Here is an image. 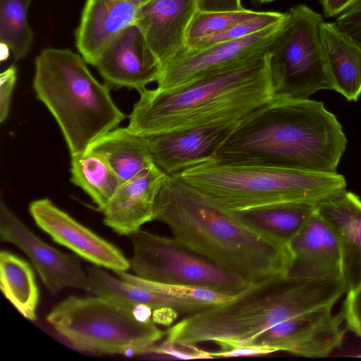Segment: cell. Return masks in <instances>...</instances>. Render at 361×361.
I'll return each mask as SVG.
<instances>
[{"mask_svg": "<svg viewBox=\"0 0 361 361\" xmlns=\"http://www.w3.org/2000/svg\"><path fill=\"white\" fill-rule=\"evenodd\" d=\"M337 28L361 48V3L338 17Z\"/></svg>", "mask_w": 361, "mask_h": 361, "instance_id": "obj_33", "label": "cell"}, {"mask_svg": "<svg viewBox=\"0 0 361 361\" xmlns=\"http://www.w3.org/2000/svg\"><path fill=\"white\" fill-rule=\"evenodd\" d=\"M198 0H149L135 25L161 66L186 49V33Z\"/></svg>", "mask_w": 361, "mask_h": 361, "instance_id": "obj_16", "label": "cell"}, {"mask_svg": "<svg viewBox=\"0 0 361 361\" xmlns=\"http://www.w3.org/2000/svg\"><path fill=\"white\" fill-rule=\"evenodd\" d=\"M288 246L291 262L286 276L313 280L343 278L338 239L317 212Z\"/></svg>", "mask_w": 361, "mask_h": 361, "instance_id": "obj_15", "label": "cell"}, {"mask_svg": "<svg viewBox=\"0 0 361 361\" xmlns=\"http://www.w3.org/2000/svg\"><path fill=\"white\" fill-rule=\"evenodd\" d=\"M0 288L25 318L37 320L39 292L33 269L27 262L6 250L0 252Z\"/></svg>", "mask_w": 361, "mask_h": 361, "instance_id": "obj_25", "label": "cell"}, {"mask_svg": "<svg viewBox=\"0 0 361 361\" xmlns=\"http://www.w3.org/2000/svg\"><path fill=\"white\" fill-rule=\"evenodd\" d=\"M95 67L110 85L140 92L157 82L160 63L139 28L133 25L117 36L104 49Z\"/></svg>", "mask_w": 361, "mask_h": 361, "instance_id": "obj_14", "label": "cell"}, {"mask_svg": "<svg viewBox=\"0 0 361 361\" xmlns=\"http://www.w3.org/2000/svg\"><path fill=\"white\" fill-rule=\"evenodd\" d=\"M317 204L286 202L230 212L251 228L288 244L316 212Z\"/></svg>", "mask_w": 361, "mask_h": 361, "instance_id": "obj_24", "label": "cell"}, {"mask_svg": "<svg viewBox=\"0 0 361 361\" xmlns=\"http://www.w3.org/2000/svg\"><path fill=\"white\" fill-rule=\"evenodd\" d=\"M197 8L202 12L237 11L244 9L241 0H198Z\"/></svg>", "mask_w": 361, "mask_h": 361, "instance_id": "obj_35", "label": "cell"}, {"mask_svg": "<svg viewBox=\"0 0 361 361\" xmlns=\"http://www.w3.org/2000/svg\"><path fill=\"white\" fill-rule=\"evenodd\" d=\"M316 212L330 225L338 239L343 276L347 293L351 292L361 283V199L345 190L319 202Z\"/></svg>", "mask_w": 361, "mask_h": 361, "instance_id": "obj_19", "label": "cell"}, {"mask_svg": "<svg viewBox=\"0 0 361 361\" xmlns=\"http://www.w3.org/2000/svg\"><path fill=\"white\" fill-rule=\"evenodd\" d=\"M286 16V13L262 11L259 16L238 23L224 31L202 38L187 49L201 48L243 38L281 22Z\"/></svg>", "mask_w": 361, "mask_h": 361, "instance_id": "obj_30", "label": "cell"}, {"mask_svg": "<svg viewBox=\"0 0 361 361\" xmlns=\"http://www.w3.org/2000/svg\"><path fill=\"white\" fill-rule=\"evenodd\" d=\"M71 180L84 190L103 212L121 182L99 154L85 151L71 154Z\"/></svg>", "mask_w": 361, "mask_h": 361, "instance_id": "obj_26", "label": "cell"}, {"mask_svg": "<svg viewBox=\"0 0 361 361\" xmlns=\"http://www.w3.org/2000/svg\"><path fill=\"white\" fill-rule=\"evenodd\" d=\"M286 14L269 51L276 94L304 99L319 90H333L322 44V16L301 4Z\"/></svg>", "mask_w": 361, "mask_h": 361, "instance_id": "obj_8", "label": "cell"}, {"mask_svg": "<svg viewBox=\"0 0 361 361\" xmlns=\"http://www.w3.org/2000/svg\"><path fill=\"white\" fill-rule=\"evenodd\" d=\"M0 238L22 250L30 259L51 295L66 288L89 293L87 274L77 256L61 252L47 244L19 219L1 200Z\"/></svg>", "mask_w": 361, "mask_h": 361, "instance_id": "obj_12", "label": "cell"}, {"mask_svg": "<svg viewBox=\"0 0 361 361\" xmlns=\"http://www.w3.org/2000/svg\"><path fill=\"white\" fill-rule=\"evenodd\" d=\"M135 319L141 323H148L152 321L153 308L145 304H136L131 309Z\"/></svg>", "mask_w": 361, "mask_h": 361, "instance_id": "obj_39", "label": "cell"}, {"mask_svg": "<svg viewBox=\"0 0 361 361\" xmlns=\"http://www.w3.org/2000/svg\"><path fill=\"white\" fill-rule=\"evenodd\" d=\"M17 79V68L12 65L0 75V122L8 117L12 92Z\"/></svg>", "mask_w": 361, "mask_h": 361, "instance_id": "obj_34", "label": "cell"}, {"mask_svg": "<svg viewBox=\"0 0 361 361\" xmlns=\"http://www.w3.org/2000/svg\"><path fill=\"white\" fill-rule=\"evenodd\" d=\"M254 1L257 2V3H259V4H267V3H270V2L276 1H278V0H254Z\"/></svg>", "mask_w": 361, "mask_h": 361, "instance_id": "obj_40", "label": "cell"}, {"mask_svg": "<svg viewBox=\"0 0 361 361\" xmlns=\"http://www.w3.org/2000/svg\"><path fill=\"white\" fill-rule=\"evenodd\" d=\"M89 293L114 300L132 309L136 304H145L154 309L169 307L179 314H189L209 307L206 304L178 298L117 279L99 266L87 267Z\"/></svg>", "mask_w": 361, "mask_h": 361, "instance_id": "obj_21", "label": "cell"}, {"mask_svg": "<svg viewBox=\"0 0 361 361\" xmlns=\"http://www.w3.org/2000/svg\"><path fill=\"white\" fill-rule=\"evenodd\" d=\"M29 212L37 226L54 241L94 265L115 273L130 268V260L116 246L81 224L49 199L32 201Z\"/></svg>", "mask_w": 361, "mask_h": 361, "instance_id": "obj_13", "label": "cell"}, {"mask_svg": "<svg viewBox=\"0 0 361 361\" xmlns=\"http://www.w3.org/2000/svg\"><path fill=\"white\" fill-rule=\"evenodd\" d=\"M272 353H274V351L270 348L244 346L232 348L226 351L210 352V354L212 358H216L262 355Z\"/></svg>", "mask_w": 361, "mask_h": 361, "instance_id": "obj_37", "label": "cell"}, {"mask_svg": "<svg viewBox=\"0 0 361 361\" xmlns=\"http://www.w3.org/2000/svg\"><path fill=\"white\" fill-rule=\"evenodd\" d=\"M319 1L326 18L338 17L361 3V0H319Z\"/></svg>", "mask_w": 361, "mask_h": 361, "instance_id": "obj_36", "label": "cell"}, {"mask_svg": "<svg viewBox=\"0 0 361 361\" xmlns=\"http://www.w3.org/2000/svg\"><path fill=\"white\" fill-rule=\"evenodd\" d=\"M179 312L169 307L155 308L152 312V321L155 324L169 327L176 322Z\"/></svg>", "mask_w": 361, "mask_h": 361, "instance_id": "obj_38", "label": "cell"}, {"mask_svg": "<svg viewBox=\"0 0 361 361\" xmlns=\"http://www.w3.org/2000/svg\"><path fill=\"white\" fill-rule=\"evenodd\" d=\"M229 130L193 128L147 137L155 164L168 175H176L209 159Z\"/></svg>", "mask_w": 361, "mask_h": 361, "instance_id": "obj_20", "label": "cell"}, {"mask_svg": "<svg viewBox=\"0 0 361 361\" xmlns=\"http://www.w3.org/2000/svg\"><path fill=\"white\" fill-rule=\"evenodd\" d=\"M323 48L333 90L348 101L361 94V48L343 34L334 23L321 27Z\"/></svg>", "mask_w": 361, "mask_h": 361, "instance_id": "obj_22", "label": "cell"}, {"mask_svg": "<svg viewBox=\"0 0 361 361\" xmlns=\"http://www.w3.org/2000/svg\"><path fill=\"white\" fill-rule=\"evenodd\" d=\"M149 0H86L75 31V47L86 63L95 66L109 44L135 25Z\"/></svg>", "mask_w": 361, "mask_h": 361, "instance_id": "obj_17", "label": "cell"}, {"mask_svg": "<svg viewBox=\"0 0 361 361\" xmlns=\"http://www.w3.org/2000/svg\"><path fill=\"white\" fill-rule=\"evenodd\" d=\"M275 95L267 51L175 88L145 89L127 128L144 137L193 128L230 130Z\"/></svg>", "mask_w": 361, "mask_h": 361, "instance_id": "obj_3", "label": "cell"}, {"mask_svg": "<svg viewBox=\"0 0 361 361\" xmlns=\"http://www.w3.org/2000/svg\"><path fill=\"white\" fill-rule=\"evenodd\" d=\"M166 176L153 164L123 182L102 212L104 224L128 236L154 221L155 200Z\"/></svg>", "mask_w": 361, "mask_h": 361, "instance_id": "obj_18", "label": "cell"}, {"mask_svg": "<svg viewBox=\"0 0 361 361\" xmlns=\"http://www.w3.org/2000/svg\"><path fill=\"white\" fill-rule=\"evenodd\" d=\"M153 353L169 355L176 359H211L210 352L203 350L195 345H184L165 339L160 345H154Z\"/></svg>", "mask_w": 361, "mask_h": 361, "instance_id": "obj_31", "label": "cell"}, {"mask_svg": "<svg viewBox=\"0 0 361 361\" xmlns=\"http://www.w3.org/2000/svg\"><path fill=\"white\" fill-rule=\"evenodd\" d=\"M47 322L74 348L96 354H120L130 345L149 353L165 336L154 322L141 323L131 310L109 298L69 296L47 316Z\"/></svg>", "mask_w": 361, "mask_h": 361, "instance_id": "obj_7", "label": "cell"}, {"mask_svg": "<svg viewBox=\"0 0 361 361\" xmlns=\"http://www.w3.org/2000/svg\"><path fill=\"white\" fill-rule=\"evenodd\" d=\"M102 157L121 183L155 164L147 137L132 133L127 127H117L102 135L87 147Z\"/></svg>", "mask_w": 361, "mask_h": 361, "instance_id": "obj_23", "label": "cell"}, {"mask_svg": "<svg viewBox=\"0 0 361 361\" xmlns=\"http://www.w3.org/2000/svg\"><path fill=\"white\" fill-rule=\"evenodd\" d=\"M116 274L121 279L129 283L209 306L230 301L235 297L205 287L168 284L148 281L126 271H119Z\"/></svg>", "mask_w": 361, "mask_h": 361, "instance_id": "obj_29", "label": "cell"}, {"mask_svg": "<svg viewBox=\"0 0 361 361\" xmlns=\"http://www.w3.org/2000/svg\"><path fill=\"white\" fill-rule=\"evenodd\" d=\"M244 8L237 11L202 12L197 11L186 33V49L205 37L224 31L230 27L261 14Z\"/></svg>", "mask_w": 361, "mask_h": 361, "instance_id": "obj_28", "label": "cell"}, {"mask_svg": "<svg viewBox=\"0 0 361 361\" xmlns=\"http://www.w3.org/2000/svg\"><path fill=\"white\" fill-rule=\"evenodd\" d=\"M346 145L342 126L322 102L276 94L227 132L214 158L336 173Z\"/></svg>", "mask_w": 361, "mask_h": 361, "instance_id": "obj_1", "label": "cell"}, {"mask_svg": "<svg viewBox=\"0 0 361 361\" xmlns=\"http://www.w3.org/2000/svg\"><path fill=\"white\" fill-rule=\"evenodd\" d=\"M286 16L281 22L243 38L186 49L161 66L157 87L175 88L269 51L283 29Z\"/></svg>", "mask_w": 361, "mask_h": 361, "instance_id": "obj_10", "label": "cell"}, {"mask_svg": "<svg viewBox=\"0 0 361 361\" xmlns=\"http://www.w3.org/2000/svg\"><path fill=\"white\" fill-rule=\"evenodd\" d=\"M155 220L181 245L251 284L289 269L288 244L251 228L174 175L166 174L157 194Z\"/></svg>", "mask_w": 361, "mask_h": 361, "instance_id": "obj_2", "label": "cell"}, {"mask_svg": "<svg viewBox=\"0 0 361 361\" xmlns=\"http://www.w3.org/2000/svg\"><path fill=\"white\" fill-rule=\"evenodd\" d=\"M347 293L344 278L327 280L274 277L252 284L233 300L186 317L165 331L184 345L213 342L219 351L247 346L272 326L305 312L333 307Z\"/></svg>", "mask_w": 361, "mask_h": 361, "instance_id": "obj_4", "label": "cell"}, {"mask_svg": "<svg viewBox=\"0 0 361 361\" xmlns=\"http://www.w3.org/2000/svg\"><path fill=\"white\" fill-rule=\"evenodd\" d=\"M33 89L56 121L71 154L85 152L126 118L108 86L92 75L80 54L68 49L41 51L35 61Z\"/></svg>", "mask_w": 361, "mask_h": 361, "instance_id": "obj_5", "label": "cell"}, {"mask_svg": "<svg viewBox=\"0 0 361 361\" xmlns=\"http://www.w3.org/2000/svg\"><path fill=\"white\" fill-rule=\"evenodd\" d=\"M135 276L158 283L205 287L237 296L252 284L178 243L143 230L128 235Z\"/></svg>", "mask_w": 361, "mask_h": 361, "instance_id": "obj_9", "label": "cell"}, {"mask_svg": "<svg viewBox=\"0 0 361 361\" xmlns=\"http://www.w3.org/2000/svg\"><path fill=\"white\" fill-rule=\"evenodd\" d=\"M174 176L228 211L286 202L317 204L346 188L345 177L337 172L231 163L214 157Z\"/></svg>", "mask_w": 361, "mask_h": 361, "instance_id": "obj_6", "label": "cell"}, {"mask_svg": "<svg viewBox=\"0 0 361 361\" xmlns=\"http://www.w3.org/2000/svg\"><path fill=\"white\" fill-rule=\"evenodd\" d=\"M32 0H0V42L16 61L29 52L34 32L27 19Z\"/></svg>", "mask_w": 361, "mask_h": 361, "instance_id": "obj_27", "label": "cell"}, {"mask_svg": "<svg viewBox=\"0 0 361 361\" xmlns=\"http://www.w3.org/2000/svg\"><path fill=\"white\" fill-rule=\"evenodd\" d=\"M331 308H318L281 322L254 338L247 346L307 357H326L342 345L345 336L342 313L333 314Z\"/></svg>", "mask_w": 361, "mask_h": 361, "instance_id": "obj_11", "label": "cell"}, {"mask_svg": "<svg viewBox=\"0 0 361 361\" xmlns=\"http://www.w3.org/2000/svg\"><path fill=\"white\" fill-rule=\"evenodd\" d=\"M341 313L347 328L361 337V283L354 290L347 293Z\"/></svg>", "mask_w": 361, "mask_h": 361, "instance_id": "obj_32", "label": "cell"}]
</instances>
